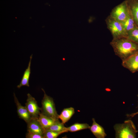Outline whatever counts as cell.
Segmentation results:
<instances>
[{"mask_svg":"<svg viewBox=\"0 0 138 138\" xmlns=\"http://www.w3.org/2000/svg\"><path fill=\"white\" fill-rule=\"evenodd\" d=\"M130 13L126 0H125L114 7L110 16L116 20L122 23L127 18Z\"/></svg>","mask_w":138,"mask_h":138,"instance_id":"cell-5","label":"cell"},{"mask_svg":"<svg viewBox=\"0 0 138 138\" xmlns=\"http://www.w3.org/2000/svg\"><path fill=\"white\" fill-rule=\"evenodd\" d=\"M38 120L42 127L45 130L59 120L54 119L47 117L41 112L38 118Z\"/></svg>","mask_w":138,"mask_h":138,"instance_id":"cell-14","label":"cell"},{"mask_svg":"<svg viewBox=\"0 0 138 138\" xmlns=\"http://www.w3.org/2000/svg\"><path fill=\"white\" fill-rule=\"evenodd\" d=\"M137 97L138 98V94L137 95ZM137 107H138V103Z\"/></svg>","mask_w":138,"mask_h":138,"instance_id":"cell-22","label":"cell"},{"mask_svg":"<svg viewBox=\"0 0 138 138\" xmlns=\"http://www.w3.org/2000/svg\"><path fill=\"white\" fill-rule=\"evenodd\" d=\"M32 57V54H31L30 56V60L28 66L24 72L20 83L17 86V87L18 88H20L22 86H25L28 87L29 86V81L31 73V65Z\"/></svg>","mask_w":138,"mask_h":138,"instance_id":"cell-12","label":"cell"},{"mask_svg":"<svg viewBox=\"0 0 138 138\" xmlns=\"http://www.w3.org/2000/svg\"><path fill=\"white\" fill-rule=\"evenodd\" d=\"M61 134L52 131L45 130L43 136L44 138H56Z\"/></svg>","mask_w":138,"mask_h":138,"instance_id":"cell-19","label":"cell"},{"mask_svg":"<svg viewBox=\"0 0 138 138\" xmlns=\"http://www.w3.org/2000/svg\"><path fill=\"white\" fill-rule=\"evenodd\" d=\"M75 113V109L72 107L64 108L59 115V118L64 124L70 119Z\"/></svg>","mask_w":138,"mask_h":138,"instance_id":"cell-13","label":"cell"},{"mask_svg":"<svg viewBox=\"0 0 138 138\" xmlns=\"http://www.w3.org/2000/svg\"><path fill=\"white\" fill-rule=\"evenodd\" d=\"M92 120L93 123L89 129L96 138H105L107 134L104 128L96 122L94 118H92Z\"/></svg>","mask_w":138,"mask_h":138,"instance_id":"cell-10","label":"cell"},{"mask_svg":"<svg viewBox=\"0 0 138 138\" xmlns=\"http://www.w3.org/2000/svg\"><path fill=\"white\" fill-rule=\"evenodd\" d=\"M137 131H138V130H137Z\"/></svg>","mask_w":138,"mask_h":138,"instance_id":"cell-23","label":"cell"},{"mask_svg":"<svg viewBox=\"0 0 138 138\" xmlns=\"http://www.w3.org/2000/svg\"><path fill=\"white\" fill-rule=\"evenodd\" d=\"M106 22L113 39L127 38V35L121 23L113 18L110 16L106 19Z\"/></svg>","mask_w":138,"mask_h":138,"instance_id":"cell-4","label":"cell"},{"mask_svg":"<svg viewBox=\"0 0 138 138\" xmlns=\"http://www.w3.org/2000/svg\"><path fill=\"white\" fill-rule=\"evenodd\" d=\"M25 106L31 118L38 119L41 112V108L39 107L37 102L30 94L28 93Z\"/></svg>","mask_w":138,"mask_h":138,"instance_id":"cell-6","label":"cell"},{"mask_svg":"<svg viewBox=\"0 0 138 138\" xmlns=\"http://www.w3.org/2000/svg\"><path fill=\"white\" fill-rule=\"evenodd\" d=\"M137 114H138V111L135 113H132L131 114H127V115L128 117H133Z\"/></svg>","mask_w":138,"mask_h":138,"instance_id":"cell-21","label":"cell"},{"mask_svg":"<svg viewBox=\"0 0 138 138\" xmlns=\"http://www.w3.org/2000/svg\"><path fill=\"white\" fill-rule=\"evenodd\" d=\"M27 124V131L43 135L45 130L40 124L38 119L32 118Z\"/></svg>","mask_w":138,"mask_h":138,"instance_id":"cell-9","label":"cell"},{"mask_svg":"<svg viewBox=\"0 0 138 138\" xmlns=\"http://www.w3.org/2000/svg\"><path fill=\"white\" fill-rule=\"evenodd\" d=\"M14 97L17 108V113L19 118L27 123L32 118L30 113L26 106H22L19 102L15 93H14Z\"/></svg>","mask_w":138,"mask_h":138,"instance_id":"cell-8","label":"cell"},{"mask_svg":"<svg viewBox=\"0 0 138 138\" xmlns=\"http://www.w3.org/2000/svg\"><path fill=\"white\" fill-rule=\"evenodd\" d=\"M90 126L87 123H75L67 127L68 132H74L83 130L89 129Z\"/></svg>","mask_w":138,"mask_h":138,"instance_id":"cell-17","label":"cell"},{"mask_svg":"<svg viewBox=\"0 0 138 138\" xmlns=\"http://www.w3.org/2000/svg\"><path fill=\"white\" fill-rule=\"evenodd\" d=\"M122 65L132 73L138 71V52L122 60Z\"/></svg>","mask_w":138,"mask_h":138,"instance_id":"cell-7","label":"cell"},{"mask_svg":"<svg viewBox=\"0 0 138 138\" xmlns=\"http://www.w3.org/2000/svg\"><path fill=\"white\" fill-rule=\"evenodd\" d=\"M127 38L138 44V26H136L128 33Z\"/></svg>","mask_w":138,"mask_h":138,"instance_id":"cell-18","label":"cell"},{"mask_svg":"<svg viewBox=\"0 0 138 138\" xmlns=\"http://www.w3.org/2000/svg\"><path fill=\"white\" fill-rule=\"evenodd\" d=\"M110 44L115 54L122 60L138 52V44L127 38L113 39Z\"/></svg>","mask_w":138,"mask_h":138,"instance_id":"cell-1","label":"cell"},{"mask_svg":"<svg viewBox=\"0 0 138 138\" xmlns=\"http://www.w3.org/2000/svg\"><path fill=\"white\" fill-rule=\"evenodd\" d=\"M135 24L138 26V0H126Z\"/></svg>","mask_w":138,"mask_h":138,"instance_id":"cell-11","label":"cell"},{"mask_svg":"<svg viewBox=\"0 0 138 138\" xmlns=\"http://www.w3.org/2000/svg\"><path fill=\"white\" fill-rule=\"evenodd\" d=\"M41 89L44 92V95L41 101V113L47 117L59 120V115L56 110L53 98L48 95L43 89Z\"/></svg>","mask_w":138,"mask_h":138,"instance_id":"cell-3","label":"cell"},{"mask_svg":"<svg viewBox=\"0 0 138 138\" xmlns=\"http://www.w3.org/2000/svg\"><path fill=\"white\" fill-rule=\"evenodd\" d=\"M26 138H44L43 135L38 134L27 131L26 134Z\"/></svg>","mask_w":138,"mask_h":138,"instance_id":"cell-20","label":"cell"},{"mask_svg":"<svg viewBox=\"0 0 138 138\" xmlns=\"http://www.w3.org/2000/svg\"><path fill=\"white\" fill-rule=\"evenodd\" d=\"M45 130H50L61 134L68 132L67 127L65 126L64 124L62 122H60L59 120Z\"/></svg>","mask_w":138,"mask_h":138,"instance_id":"cell-16","label":"cell"},{"mask_svg":"<svg viewBox=\"0 0 138 138\" xmlns=\"http://www.w3.org/2000/svg\"><path fill=\"white\" fill-rule=\"evenodd\" d=\"M116 138H135L138 132L133 122L130 120L122 124H117L114 126Z\"/></svg>","mask_w":138,"mask_h":138,"instance_id":"cell-2","label":"cell"},{"mask_svg":"<svg viewBox=\"0 0 138 138\" xmlns=\"http://www.w3.org/2000/svg\"><path fill=\"white\" fill-rule=\"evenodd\" d=\"M121 23L127 36L128 33L136 26L130 12L127 18Z\"/></svg>","mask_w":138,"mask_h":138,"instance_id":"cell-15","label":"cell"}]
</instances>
